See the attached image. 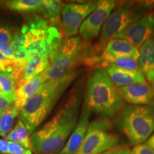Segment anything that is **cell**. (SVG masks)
Returning a JSON list of instances; mask_svg holds the SVG:
<instances>
[{"instance_id": "6da1fadb", "label": "cell", "mask_w": 154, "mask_h": 154, "mask_svg": "<svg viewBox=\"0 0 154 154\" xmlns=\"http://www.w3.org/2000/svg\"><path fill=\"white\" fill-rule=\"evenodd\" d=\"M80 103L79 95L71 94L52 118L31 135L32 151L37 154L59 153L78 123Z\"/></svg>"}, {"instance_id": "7a4b0ae2", "label": "cell", "mask_w": 154, "mask_h": 154, "mask_svg": "<svg viewBox=\"0 0 154 154\" xmlns=\"http://www.w3.org/2000/svg\"><path fill=\"white\" fill-rule=\"evenodd\" d=\"M63 38L57 26L37 17L25 23L19 32H15L11 46L17 58L26 57L29 59L32 56L40 55L49 59Z\"/></svg>"}, {"instance_id": "3957f363", "label": "cell", "mask_w": 154, "mask_h": 154, "mask_svg": "<svg viewBox=\"0 0 154 154\" xmlns=\"http://www.w3.org/2000/svg\"><path fill=\"white\" fill-rule=\"evenodd\" d=\"M78 71H72L66 76L48 81L37 92L25 102L19 115V119L32 134L52 111L56 103L78 76Z\"/></svg>"}, {"instance_id": "277c9868", "label": "cell", "mask_w": 154, "mask_h": 154, "mask_svg": "<svg viewBox=\"0 0 154 154\" xmlns=\"http://www.w3.org/2000/svg\"><path fill=\"white\" fill-rule=\"evenodd\" d=\"M84 106L101 118L109 120L115 119L126 106L119 88L111 82L104 69H95L90 76Z\"/></svg>"}, {"instance_id": "5b68a950", "label": "cell", "mask_w": 154, "mask_h": 154, "mask_svg": "<svg viewBox=\"0 0 154 154\" xmlns=\"http://www.w3.org/2000/svg\"><path fill=\"white\" fill-rule=\"evenodd\" d=\"M115 125L134 145L146 141L154 133V106L126 105Z\"/></svg>"}, {"instance_id": "8992f818", "label": "cell", "mask_w": 154, "mask_h": 154, "mask_svg": "<svg viewBox=\"0 0 154 154\" xmlns=\"http://www.w3.org/2000/svg\"><path fill=\"white\" fill-rule=\"evenodd\" d=\"M86 49L79 36L63 38L49 57V66L42 73L47 82L60 79L75 70V67L84 60Z\"/></svg>"}, {"instance_id": "52a82bcc", "label": "cell", "mask_w": 154, "mask_h": 154, "mask_svg": "<svg viewBox=\"0 0 154 154\" xmlns=\"http://www.w3.org/2000/svg\"><path fill=\"white\" fill-rule=\"evenodd\" d=\"M145 14V11L133 4L124 3L117 7L103 24L99 36V41L94 49L91 48L92 52L96 54L98 51H102L110 40L116 38L130 25Z\"/></svg>"}, {"instance_id": "ba28073f", "label": "cell", "mask_w": 154, "mask_h": 154, "mask_svg": "<svg viewBox=\"0 0 154 154\" xmlns=\"http://www.w3.org/2000/svg\"><path fill=\"white\" fill-rule=\"evenodd\" d=\"M119 137L113 130L111 120L99 118L91 121L85 138L77 154H101L119 146Z\"/></svg>"}, {"instance_id": "9c48e42d", "label": "cell", "mask_w": 154, "mask_h": 154, "mask_svg": "<svg viewBox=\"0 0 154 154\" xmlns=\"http://www.w3.org/2000/svg\"><path fill=\"white\" fill-rule=\"evenodd\" d=\"M98 1L64 4L61 11L60 30L63 38L74 37L78 34L84 20L96 9Z\"/></svg>"}, {"instance_id": "30bf717a", "label": "cell", "mask_w": 154, "mask_h": 154, "mask_svg": "<svg viewBox=\"0 0 154 154\" xmlns=\"http://www.w3.org/2000/svg\"><path fill=\"white\" fill-rule=\"evenodd\" d=\"M116 2L113 0L98 1L96 9L86 18L80 26V38L84 42H88L99 36L101 29L114 9Z\"/></svg>"}, {"instance_id": "8fae6325", "label": "cell", "mask_w": 154, "mask_h": 154, "mask_svg": "<svg viewBox=\"0 0 154 154\" xmlns=\"http://www.w3.org/2000/svg\"><path fill=\"white\" fill-rule=\"evenodd\" d=\"M154 33V13L146 14L143 17L130 25L116 38L125 39L139 49Z\"/></svg>"}, {"instance_id": "7c38bea8", "label": "cell", "mask_w": 154, "mask_h": 154, "mask_svg": "<svg viewBox=\"0 0 154 154\" xmlns=\"http://www.w3.org/2000/svg\"><path fill=\"white\" fill-rule=\"evenodd\" d=\"M119 90L124 101L131 105L154 106L153 88L149 82L119 87Z\"/></svg>"}, {"instance_id": "4fadbf2b", "label": "cell", "mask_w": 154, "mask_h": 154, "mask_svg": "<svg viewBox=\"0 0 154 154\" xmlns=\"http://www.w3.org/2000/svg\"><path fill=\"white\" fill-rule=\"evenodd\" d=\"M91 113V111L84 106L82 115L79 119L76 127L66 144L59 153V154H77L79 153L87 132Z\"/></svg>"}, {"instance_id": "5bb4252c", "label": "cell", "mask_w": 154, "mask_h": 154, "mask_svg": "<svg viewBox=\"0 0 154 154\" xmlns=\"http://www.w3.org/2000/svg\"><path fill=\"white\" fill-rule=\"evenodd\" d=\"M104 69L111 82L118 88L146 82V77L141 72L125 70L113 65H109Z\"/></svg>"}, {"instance_id": "9a60e30c", "label": "cell", "mask_w": 154, "mask_h": 154, "mask_svg": "<svg viewBox=\"0 0 154 154\" xmlns=\"http://www.w3.org/2000/svg\"><path fill=\"white\" fill-rule=\"evenodd\" d=\"M47 82L45 77L42 74L34 77L27 82L22 83L16 86V101L14 105L22 109V108L31 96L36 93L44 84Z\"/></svg>"}, {"instance_id": "2e32d148", "label": "cell", "mask_w": 154, "mask_h": 154, "mask_svg": "<svg viewBox=\"0 0 154 154\" xmlns=\"http://www.w3.org/2000/svg\"><path fill=\"white\" fill-rule=\"evenodd\" d=\"M49 63V59L48 57L40 55H34L30 57L26 60L22 78L17 83L16 86L41 74L47 68Z\"/></svg>"}, {"instance_id": "e0dca14e", "label": "cell", "mask_w": 154, "mask_h": 154, "mask_svg": "<svg viewBox=\"0 0 154 154\" xmlns=\"http://www.w3.org/2000/svg\"><path fill=\"white\" fill-rule=\"evenodd\" d=\"M138 61L144 76L154 70V38L151 37L144 42L139 49Z\"/></svg>"}, {"instance_id": "ac0fdd59", "label": "cell", "mask_w": 154, "mask_h": 154, "mask_svg": "<svg viewBox=\"0 0 154 154\" xmlns=\"http://www.w3.org/2000/svg\"><path fill=\"white\" fill-rule=\"evenodd\" d=\"M26 61L8 59L0 54V73L10 76L16 82V85L22 78Z\"/></svg>"}, {"instance_id": "d6986e66", "label": "cell", "mask_w": 154, "mask_h": 154, "mask_svg": "<svg viewBox=\"0 0 154 154\" xmlns=\"http://www.w3.org/2000/svg\"><path fill=\"white\" fill-rule=\"evenodd\" d=\"M63 5L62 2L58 0H42L39 11L49 22L59 24Z\"/></svg>"}, {"instance_id": "ffe728a7", "label": "cell", "mask_w": 154, "mask_h": 154, "mask_svg": "<svg viewBox=\"0 0 154 154\" xmlns=\"http://www.w3.org/2000/svg\"><path fill=\"white\" fill-rule=\"evenodd\" d=\"M5 8L19 12H34L39 11L42 0H9L0 2Z\"/></svg>"}, {"instance_id": "44dd1931", "label": "cell", "mask_w": 154, "mask_h": 154, "mask_svg": "<svg viewBox=\"0 0 154 154\" xmlns=\"http://www.w3.org/2000/svg\"><path fill=\"white\" fill-rule=\"evenodd\" d=\"M5 139L18 143L26 149H32L27 128L19 119L17 121L16 126L12 130H11Z\"/></svg>"}, {"instance_id": "7402d4cb", "label": "cell", "mask_w": 154, "mask_h": 154, "mask_svg": "<svg viewBox=\"0 0 154 154\" xmlns=\"http://www.w3.org/2000/svg\"><path fill=\"white\" fill-rule=\"evenodd\" d=\"M21 109L14 103L11 106L0 115V136L7 137L11 131L14 119L19 115Z\"/></svg>"}, {"instance_id": "603a6c76", "label": "cell", "mask_w": 154, "mask_h": 154, "mask_svg": "<svg viewBox=\"0 0 154 154\" xmlns=\"http://www.w3.org/2000/svg\"><path fill=\"white\" fill-rule=\"evenodd\" d=\"M16 82L10 76L0 73V95L16 101Z\"/></svg>"}, {"instance_id": "cb8c5ba5", "label": "cell", "mask_w": 154, "mask_h": 154, "mask_svg": "<svg viewBox=\"0 0 154 154\" xmlns=\"http://www.w3.org/2000/svg\"><path fill=\"white\" fill-rule=\"evenodd\" d=\"M111 65H113L119 69L132 72H141L138 60L129 57H121L117 59Z\"/></svg>"}, {"instance_id": "d4e9b609", "label": "cell", "mask_w": 154, "mask_h": 154, "mask_svg": "<svg viewBox=\"0 0 154 154\" xmlns=\"http://www.w3.org/2000/svg\"><path fill=\"white\" fill-rule=\"evenodd\" d=\"M14 34L9 25L0 22V43L11 44Z\"/></svg>"}, {"instance_id": "484cf974", "label": "cell", "mask_w": 154, "mask_h": 154, "mask_svg": "<svg viewBox=\"0 0 154 154\" xmlns=\"http://www.w3.org/2000/svg\"><path fill=\"white\" fill-rule=\"evenodd\" d=\"M8 154H32V150L26 149L18 143L9 141Z\"/></svg>"}, {"instance_id": "4316f807", "label": "cell", "mask_w": 154, "mask_h": 154, "mask_svg": "<svg viewBox=\"0 0 154 154\" xmlns=\"http://www.w3.org/2000/svg\"><path fill=\"white\" fill-rule=\"evenodd\" d=\"M131 154H154V150L146 143H142L135 145Z\"/></svg>"}, {"instance_id": "83f0119b", "label": "cell", "mask_w": 154, "mask_h": 154, "mask_svg": "<svg viewBox=\"0 0 154 154\" xmlns=\"http://www.w3.org/2000/svg\"><path fill=\"white\" fill-rule=\"evenodd\" d=\"M131 149L126 146H117L101 154H131Z\"/></svg>"}, {"instance_id": "f1b7e54d", "label": "cell", "mask_w": 154, "mask_h": 154, "mask_svg": "<svg viewBox=\"0 0 154 154\" xmlns=\"http://www.w3.org/2000/svg\"><path fill=\"white\" fill-rule=\"evenodd\" d=\"M0 54L5 58L14 59V51L11 48V44L0 43Z\"/></svg>"}, {"instance_id": "f546056e", "label": "cell", "mask_w": 154, "mask_h": 154, "mask_svg": "<svg viewBox=\"0 0 154 154\" xmlns=\"http://www.w3.org/2000/svg\"><path fill=\"white\" fill-rule=\"evenodd\" d=\"M14 100L0 95V114H2L7 109H9L11 106L14 104Z\"/></svg>"}, {"instance_id": "4dcf8cb0", "label": "cell", "mask_w": 154, "mask_h": 154, "mask_svg": "<svg viewBox=\"0 0 154 154\" xmlns=\"http://www.w3.org/2000/svg\"><path fill=\"white\" fill-rule=\"evenodd\" d=\"M136 6H138V8L141 9L142 10L146 11L151 9L154 7V1H143V2H138L136 4Z\"/></svg>"}, {"instance_id": "1f68e13d", "label": "cell", "mask_w": 154, "mask_h": 154, "mask_svg": "<svg viewBox=\"0 0 154 154\" xmlns=\"http://www.w3.org/2000/svg\"><path fill=\"white\" fill-rule=\"evenodd\" d=\"M9 141L6 139H0V153H8Z\"/></svg>"}, {"instance_id": "d6a6232c", "label": "cell", "mask_w": 154, "mask_h": 154, "mask_svg": "<svg viewBox=\"0 0 154 154\" xmlns=\"http://www.w3.org/2000/svg\"><path fill=\"white\" fill-rule=\"evenodd\" d=\"M147 78L148 81H149L150 84H151L152 86V88H153V96H154V70L153 72H151L149 74L146 75L145 76Z\"/></svg>"}, {"instance_id": "836d02e7", "label": "cell", "mask_w": 154, "mask_h": 154, "mask_svg": "<svg viewBox=\"0 0 154 154\" xmlns=\"http://www.w3.org/2000/svg\"><path fill=\"white\" fill-rule=\"evenodd\" d=\"M146 143L154 150V133L148 138V140H146Z\"/></svg>"}, {"instance_id": "e575fe53", "label": "cell", "mask_w": 154, "mask_h": 154, "mask_svg": "<svg viewBox=\"0 0 154 154\" xmlns=\"http://www.w3.org/2000/svg\"><path fill=\"white\" fill-rule=\"evenodd\" d=\"M46 154H59V153H46Z\"/></svg>"}, {"instance_id": "d590c367", "label": "cell", "mask_w": 154, "mask_h": 154, "mask_svg": "<svg viewBox=\"0 0 154 154\" xmlns=\"http://www.w3.org/2000/svg\"><path fill=\"white\" fill-rule=\"evenodd\" d=\"M0 115H1V114H0Z\"/></svg>"}]
</instances>
